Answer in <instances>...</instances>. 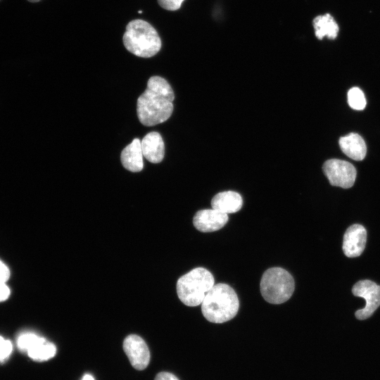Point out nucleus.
<instances>
[{
	"mask_svg": "<svg viewBox=\"0 0 380 380\" xmlns=\"http://www.w3.org/2000/svg\"><path fill=\"white\" fill-rule=\"evenodd\" d=\"M175 95L170 84L163 77L153 76L137 99V112L140 122L147 127L166 121L173 110Z\"/></svg>",
	"mask_w": 380,
	"mask_h": 380,
	"instance_id": "1",
	"label": "nucleus"
},
{
	"mask_svg": "<svg viewBox=\"0 0 380 380\" xmlns=\"http://www.w3.org/2000/svg\"><path fill=\"white\" fill-rule=\"evenodd\" d=\"M239 308L235 291L228 284H214L201 303L204 317L213 323H223L234 318Z\"/></svg>",
	"mask_w": 380,
	"mask_h": 380,
	"instance_id": "2",
	"label": "nucleus"
},
{
	"mask_svg": "<svg viewBox=\"0 0 380 380\" xmlns=\"http://www.w3.org/2000/svg\"><path fill=\"white\" fill-rule=\"evenodd\" d=\"M122 41L127 51L142 58L155 56L161 48L157 31L151 24L140 19L133 20L127 25Z\"/></svg>",
	"mask_w": 380,
	"mask_h": 380,
	"instance_id": "3",
	"label": "nucleus"
},
{
	"mask_svg": "<svg viewBox=\"0 0 380 380\" xmlns=\"http://www.w3.org/2000/svg\"><path fill=\"white\" fill-rule=\"evenodd\" d=\"M215 284L213 274L203 267H196L182 276L177 282L179 300L186 305H201L205 295Z\"/></svg>",
	"mask_w": 380,
	"mask_h": 380,
	"instance_id": "4",
	"label": "nucleus"
},
{
	"mask_svg": "<svg viewBox=\"0 0 380 380\" xmlns=\"http://www.w3.org/2000/svg\"><path fill=\"white\" fill-rule=\"evenodd\" d=\"M260 292L264 299L272 304H281L292 296L295 282L289 272L281 267L267 270L260 281Z\"/></svg>",
	"mask_w": 380,
	"mask_h": 380,
	"instance_id": "5",
	"label": "nucleus"
},
{
	"mask_svg": "<svg viewBox=\"0 0 380 380\" xmlns=\"http://www.w3.org/2000/svg\"><path fill=\"white\" fill-rule=\"evenodd\" d=\"M17 346L34 361H46L55 356L56 346L39 335L27 332L19 336Z\"/></svg>",
	"mask_w": 380,
	"mask_h": 380,
	"instance_id": "6",
	"label": "nucleus"
},
{
	"mask_svg": "<svg viewBox=\"0 0 380 380\" xmlns=\"http://www.w3.org/2000/svg\"><path fill=\"white\" fill-rule=\"evenodd\" d=\"M322 170L331 186L349 189L355 183L357 171L354 165L340 159H329L322 166Z\"/></svg>",
	"mask_w": 380,
	"mask_h": 380,
	"instance_id": "7",
	"label": "nucleus"
},
{
	"mask_svg": "<svg viewBox=\"0 0 380 380\" xmlns=\"http://www.w3.org/2000/svg\"><path fill=\"white\" fill-rule=\"evenodd\" d=\"M355 296L365 300L363 308L355 311V316L359 320L370 317L380 306V286L369 279L360 280L352 287Z\"/></svg>",
	"mask_w": 380,
	"mask_h": 380,
	"instance_id": "8",
	"label": "nucleus"
},
{
	"mask_svg": "<svg viewBox=\"0 0 380 380\" xmlns=\"http://www.w3.org/2000/svg\"><path fill=\"white\" fill-rule=\"evenodd\" d=\"M123 350L134 369L143 370L146 368L150 361V352L142 338L135 334L127 336L123 341Z\"/></svg>",
	"mask_w": 380,
	"mask_h": 380,
	"instance_id": "9",
	"label": "nucleus"
},
{
	"mask_svg": "<svg viewBox=\"0 0 380 380\" xmlns=\"http://www.w3.org/2000/svg\"><path fill=\"white\" fill-rule=\"evenodd\" d=\"M367 242V230L360 224L350 225L346 230L343 238L342 249L344 255L348 258H357L365 250Z\"/></svg>",
	"mask_w": 380,
	"mask_h": 380,
	"instance_id": "10",
	"label": "nucleus"
},
{
	"mask_svg": "<svg viewBox=\"0 0 380 380\" xmlns=\"http://www.w3.org/2000/svg\"><path fill=\"white\" fill-rule=\"evenodd\" d=\"M228 215L214 208L198 210L194 215V227L202 232H211L220 229L228 222Z\"/></svg>",
	"mask_w": 380,
	"mask_h": 380,
	"instance_id": "11",
	"label": "nucleus"
},
{
	"mask_svg": "<svg viewBox=\"0 0 380 380\" xmlns=\"http://www.w3.org/2000/svg\"><path fill=\"white\" fill-rule=\"evenodd\" d=\"M144 157L152 163L161 162L165 155V145L161 135L157 132L148 133L141 141Z\"/></svg>",
	"mask_w": 380,
	"mask_h": 380,
	"instance_id": "12",
	"label": "nucleus"
},
{
	"mask_svg": "<svg viewBox=\"0 0 380 380\" xmlns=\"http://www.w3.org/2000/svg\"><path fill=\"white\" fill-rule=\"evenodd\" d=\"M342 152L350 158L360 161L366 156L367 146L362 137L357 133H350L341 137L338 141Z\"/></svg>",
	"mask_w": 380,
	"mask_h": 380,
	"instance_id": "13",
	"label": "nucleus"
},
{
	"mask_svg": "<svg viewBox=\"0 0 380 380\" xmlns=\"http://www.w3.org/2000/svg\"><path fill=\"white\" fill-rule=\"evenodd\" d=\"M141 141L134 139L121 152L120 160L123 167L129 171L138 172L144 167Z\"/></svg>",
	"mask_w": 380,
	"mask_h": 380,
	"instance_id": "14",
	"label": "nucleus"
},
{
	"mask_svg": "<svg viewBox=\"0 0 380 380\" xmlns=\"http://www.w3.org/2000/svg\"><path fill=\"white\" fill-rule=\"evenodd\" d=\"M241 196L233 191H225L217 194L211 201L212 208L229 214L238 212L242 207Z\"/></svg>",
	"mask_w": 380,
	"mask_h": 380,
	"instance_id": "15",
	"label": "nucleus"
},
{
	"mask_svg": "<svg viewBox=\"0 0 380 380\" xmlns=\"http://www.w3.org/2000/svg\"><path fill=\"white\" fill-rule=\"evenodd\" d=\"M315 35L319 39L324 37L335 39L338 32V26L329 13L317 16L313 20Z\"/></svg>",
	"mask_w": 380,
	"mask_h": 380,
	"instance_id": "16",
	"label": "nucleus"
},
{
	"mask_svg": "<svg viewBox=\"0 0 380 380\" xmlns=\"http://www.w3.org/2000/svg\"><path fill=\"white\" fill-rule=\"evenodd\" d=\"M348 103L350 107L356 110H362L366 106V99L363 91L358 87H353L348 92Z\"/></svg>",
	"mask_w": 380,
	"mask_h": 380,
	"instance_id": "17",
	"label": "nucleus"
},
{
	"mask_svg": "<svg viewBox=\"0 0 380 380\" xmlns=\"http://www.w3.org/2000/svg\"><path fill=\"white\" fill-rule=\"evenodd\" d=\"M12 350L11 342L0 336V362L6 360L10 356Z\"/></svg>",
	"mask_w": 380,
	"mask_h": 380,
	"instance_id": "18",
	"label": "nucleus"
},
{
	"mask_svg": "<svg viewBox=\"0 0 380 380\" xmlns=\"http://www.w3.org/2000/svg\"><path fill=\"white\" fill-rule=\"evenodd\" d=\"M184 0H158L159 5L168 11H176L181 7Z\"/></svg>",
	"mask_w": 380,
	"mask_h": 380,
	"instance_id": "19",
	"label": "nucleus"
},
{
	"mask_svg": "<svg viewBox=\"0 0 380 380\" xmlns=\"http://www.w3.org/2000/svg\"><path fill=\"white\" fill-rule=\"evenodd\" d=\"M9 277V269L1 260H0V281L6 282Z\"/></svg>",
	"mask_w": 380,
	"mask_h": 380,
	"instance_id": "20",
	"label": "nucleus"
},
{
	"mask_svg": "<svg viewBox=\"0 0 380 380\" xmlns=\"http://www.w3.org/2000/svg\"><path fill=\"white\" fill-rule=\"evenodd\" d=\"M10 295V289L6 282L0 281V302L6 300Z\"/></svg>",
	"mask_w": 380,
	"mask_h": 380,
	"instance_id": "21",
	"label": "nucleus"
},
{
	"mask_svg": "<svg viewBox=\"0 0 380 380\" xmlns=\"http://www.w3.org/2000/svg\"><path fill=\"white\" fill-rule=\"evenodd\" d=\"M155 380H179L178 378L173 374L162 372L158 373L155 377Z\"/></svg>",
	"mask_w": 380,
	"mask_h": 380,
	"instance_id": "22",
	"label": "nucleus"
},
{
	"mask_svg": "<svg viewBox=\"0 0 380 380\" xmlns=\"http://www.w3.org/2000/svg\"><path fill=\"white\" fill-rule=\"evenodd\" d=\"M82 380H94V379L90 374H86L83 376Z\"/></svg>",
	"mask_w": 380,
	"mask_h": 380,
	"instance_id": "23",
	"label": "nucleus"
},
{
	"mask_svg": "<svg viewBox=\"0 0 380 380\" xmlns=\"http://www.w3.org/2000/svg\"><path fill=\"white\" fill-rule=\"evenodd\" d=\"M30 2H37V1H39L40 0H27Z\"/></svg>",
	"mask_w": 380,
	"mask_h": 380,
	"instance_id": "24",
	"label": "nucleus"
},
{
	"mask_svg": "<svg viewBox=\"0 0 380 380\" xmlns=\"http://www.w3.org/2000/svg\"><path fill=\"white\" fill-rule=\"evenodd\" d=\"M138 13H141V11H139V12H138Z\"/></svg>",
	"mask_w": 380,
	"mask_h": 380,
	"instance_id": "25",
	"label": "nucleus"
}]
</instances>
